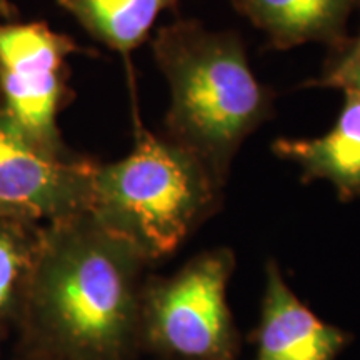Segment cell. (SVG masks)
<instances>
[{
	"mask_svg": "<svg viewBox=\"0 0 360 360\" xmlns=\"http://www.w3.org/2000/svg\"><path fill=\"white\" fill-rule=\"evenodd\" d=\"M146 265L89 212L42 229L27 290L35 326L58 360H130L141 347Z\"/></svg>",
	"mask_w": 360,
	"mask_h": 360,
	"instance_id": "1",
	"label": "cell"
},
{
	"mask_svg": "<svg viewBox=\"0 0 360 360\" xmlns=\"http://www.w3.org/2000/svg\"><path fill=\"white\" fill-rule=\"evenodd\" d=\"M152 51L170 87L165 137L193 152L225 186L242 142L269 119L272 94L252 74L233 32L179 20L157 30Z\"/></svg>",
	"mask_w": 360,
	"mask_h": 360,
	"instance_id": "2",
	"label": "cell"
},
{
	"mask_svg": "<svg viewBox=\"0 0 360 360\" xmlns=\"http://www.w3.org/2000/svg\"><path fill=\"white\" fill-rule=\"evenodd\" d=\"M222 188L193 152L135 120L132 152L97 164L89 214L150 264L170 257L215 212Z\"/></svg>",
	"mask_w": 360,
	"mask_h": 360,
	"instance_id": "3",
	"label": "cell"
},
{
	"mask_svg": "<svg viewBox=\"0 0 360 360\" xmlns=\"http://www.w3.org/2000/svg\"><path fill=\"white\" fill-rule=\"evenodd\" d=\"M236 255L200 252L167 277L148 278L141 302V347L159 360H237L238 335L227 304Z\"/></svg>",
	"mask_w": 360,
	"mask_h": 360,
	"instance_id": "4",
	"label": "cell"
},
{
	"mask_svg": "<svg viewBox=\"0 0 360 360\" xmlns=\"http://www.w3.org/2000/svg\"><path fill=\"white\" fill-rule=\"evenodd\" d=\"M75 52L79 45L45 22H0L2 107L35 142L57 154H69L57 117L69 101L67 58Z\"/></svg>",
	"mask_w": 360,
	"mask_h": 360,
	"instance_id": "5",
	"label": "cell"
},
{
	"mask_svg": "<svg viewBox=\"0 0 360 360\" xmlns=\"http://www.w3.org/2000/svg\"><path fill=\"white\" fill-rule=\"evenodd\" d=\"M96 167L42 147L0 105V209L11 217L57 222L89 212Z\"/></svg>",
	"mask_w": 360,
	"mask_h": 360,
	"instance_id": "6",
	"label": "cell"
},
{
	"mask_svg": "<svg viewBox=\"0 0 360 360\" xmlns=\"http://www.w3.org/2000/svg\"><path fill=\"white\" fill-rule=\"evenodd\" d=\"M345 340L340 328L319 319L295 295L277 260L269 259L254 360H335Z\"/></svg>",
	"mask_w": 360,
	"mask_h": 360,
	"instance_id": "7",
	"label": "cell"
},
{
	"mask_svg": "<svg viewBox=\"0 0 360 360\" xmlns=\"http://www.w3.org/2000/svg\"><path fill=\"white\" fill-rule=\"evenodd\" d=\"M344 92V109L332 130L315 139H278L272 150L299 165L304 182L327 180L340 199H352L360 195V94Z\"/></svg>",
	"mask_w": 360,
	"mask_h": 360,
	"instance_id": "8",
	"label": "cell"
},
{
	"mask_svg": "<svg viewBox=\"0 0 360 360\" xmlns=\"http://www.w3.org/2000/svg\"><path fill=\"white\" fill-rule=\"evenodd\" d=\"M355 0H232V6L267 34L277 51L307 42L342 47Z\"/></svg>",
	"mask_w": 360,
	"mask_h": 360,
	"instance_id": "9",
	"label": "cell"
},
{
	"mask_svg": "<svg viewBox=\"0 0 360 360\" xmlns=\"http://www.w3.org/2000/svg\"><path fill=\"white\" fill-rule=\"evenodd\" d=\"M98 42L129 56L146 42L157 17L180 0H57Z\"/></svg>",
	"mask_w": 360,
	"mask_h": 360,
	"instance_id": "10",
	"label": "cell"
},
{
	"mask_svg": "<svg viewBox=\"0 0 360 360\" xmlns=\"http://www.w3.org/2000/svg\"><path fill=\"white\" fill-rule=\"evenodd\" d=\"M35 224L0 219V314L11 310L29 287L42 232Z\"/></svg>",
	"mask_w": 360,
	"mask_h": 360,
	"instance_id": "11",
	"label": "cell"
},
{
	"mask_svg": "<svg viewBox=\"0 0 360 360\" xmlns=\"http://www.w3.org/2000/svg\"><path fill=\"white\" fill-rule=\"evenodd\" d=\"M312 85L323 87H339L342 90H352L360 94V45L349 47V51L340 57L339 62L326 75Z\"/></svg>",
	"mask_w": 360,
	"mask_h": 360,
	"instance_id": "12",
	"label": "cell"
},
{
	"mask_svg": "<svg viewBox=\"0 0 360 360\" xmlns=\"http://www.w3.org/2000/svg\"><path fill=\"white\" fill-rule=\"evenodd\" d=\"M17 17V8L8 0H0V22H12Z\"/></svg>",
	"mask_w": 360,
	"mask_h": 360,
	"instance_id": "13",
	"label": "cell"
},
{
	"mask_svg": "<svg viewBox=\"0 0 360 360\" xmlns=\"http://www.w3.org/2000/svg\"><path fill=\"white\" fill-rule=\"evenodd\" d=\"M0 219H13V217H11V215H8L4 209H0Z\"/></svg>",
	"mask_w": 360,
	"mask_h": 360,
	"instance_id": "14",
	"label": "cell"
},
{
	"mask_svg": "<svg viewBox=\"0 0 360 360\" xmlns=\"http://www.w3.org/2000/svg\"><path fill=\"white\" fill-rule=\"evenodd\" d=\"M359 45H360V35H359V39L355 40V42H354L352 45H350V47H359Z\"/></svg>",
	"mask_w": 360,
	"mask_h": 360,
	"instance_id": "15",
	"label": "cell"
},
{
	"mask_svg": "<svg viewBox=\"0 0 360 360\" xmlns=\"http://www.w3.org/2000/svg\"><path fill=\"white\" fill-rule=\"evenodd\" d=\"M0 105H2V98H0Z\"/></svg>",
	"mask_w": 360,
	"mask_h": 360,
	"instance_id": "16",
	"label": "cell"
}]
</instances>
